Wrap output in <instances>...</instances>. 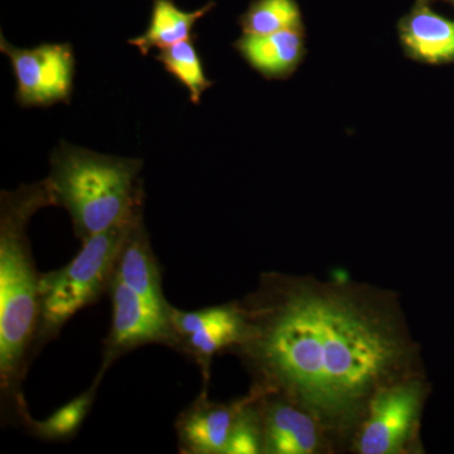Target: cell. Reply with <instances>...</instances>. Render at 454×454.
<instances>
[{
	"label": "cell",
	"mask_w": 454,
	"mask_h": 454,
	"mask_svg": "<svg viewBox=\"0 0 454 454\" xmlns=\"http://www.w3.org/2000/svg\"><path fill=\"white\" fill-rule=\"evenodd\" d=\"M143 210L83 241L82 250L68 264L41 274L40 322L35 336V355L80 310L97 303L109 288L119 254L131 226Z\"/></svg>",
	"instance_id": "cell-4"
},
{
	"label": "cell",
	"mask_w": 454,
	"mask_h": 454,
	"mask_svg": "<svg viewBox=\"0 0 454 454\" xmlns=\"http://www.w3.org/2000/svg\"><path fill=\"white\" fill-rule=\"evenodd\" d=\"M114 276L146 304L169 317L172 306L163 294L162 271L152 249L143 214L131 226L116 262Z\"/></svg>",
	"instance_id": "cell-12"
},
{
	"label": "cell",
	"mask_w": 454,
	"mask_h": 454,
	"mask_svg": "<svg viewBox=\"0 0 454 454\" xmlns=\"http://www.w3.org/2000/svg\"><path fill=\"white\" fill-rule=\"evenodd\" d=\"M400 46L408 59L426 65L454 62V20L438 14L430 0H415L397 23Z\"/></svg>",
	"instance_id": "cell-11"
},
{
	"label": "cell",
	"mask_w": 454,
	"mask_h": 454,
	"mask_svg": "<svg viewBox=\"0 0 454 454\" xmlns=\"http://www.w3.org/2000/svg\"><path fill=\"white\" fill-rule=\"evenodd\" d=\"M196 40L197 37L160 50V53L155 55L154 59L176 82L187 90L191 103L199 106L203 92L212 88L215 82L206 76L201 56L196 47Z\"/></svg>",
	"instance_id": "cell-16"
},
{
	"label": "cell",
	"mask_w": 454,
	"mask_h": 454,
	"mask_svg": "<svg viewBox=\"0 0 454 454\" xmlns=\"http://www.w3.org/2000/svg\"><path fill=\"white\" fill-rule=\"evenodd\" d=\"M216 7V3L208 2L196 11H184L173 0H152V14L148 28L128 43L136 46L140 55H149L152 50H163L181 42L192 40L195 26L206 14Z\"/></svg>",
	"instance_id": "cell-14"
},
{
	"label": "cell",
	"mask_w": 454,
	"mask_h": 454,
	"mask_svg": "<svg viewBox=\"0 0 454 454\" xmlns=\"http://www.w3.org/2000/svg\"><path fill=\"white\" fill-rule=\"evenodd\" d=\"M55 205L49 179L0 196V387L17 419L27 408L22 384L35 357L40 279L27 229L35 212Z\"/></svg>",
	"instance_id": "cell-2"
},
{
	"label": "cell",
	"mask_w": 454,
	"mask_h": 454,
	"mask_svg": "<svg viewBox=\"0 0 454 454\" xmlns=\"http://www.w3.org/2000/svg\"><path fill=\"white\" fill-rule=\"evenodd\" d=\"M234 47L250 67L268 80L291 77L307 53L304 28L267 35H243Z\"/></svg>",
	"instance_id": "cell-13"
},
{
	"label": "cell",
	"mask_w": 454,
	"mask_h": 454,
	"mask_svg": "<svg viewBox=\"0 0 454 454\" xmlns=\"http://www.w3.org/2000/svg\"><path fill=\"white\" fill-rule=\"evenodd\" d=\"M432 384L426 372L391 382L379 390L349 443L356 454H422V417Z\"/></svg>",
	"instance_id": "cell-5"
},
{
	"label": "cell",
	"mask_w": 454,
	"mask_h": 454,
	"mask_svg": "<svg viewBox=\"0 0 454 454\" xmlns=\"http://www.w3.org/2000/svg\"><path fill=\"white\" fill-rule=\"evenodd\" d=\"M238 405L239 399L231 403L214 402L205 387L176 420L179 452L225 454Z\"/></svg>",
	"instance_id": "cell-10"
},
{
	"label": "cell",
	"mask_w": 454,
	"mask_h": 454,
	"mask_svg": "<svg viewBox=\"0 0 454 454\" xmlns=\"http://www.w3.org/2000/svg\"><path fill=\"white\" fill-rule=\"evenodd\" d=\"M107 292L112 300L113 318L98 372L106 373L116 360L142 346L158 343L175 348L176 336L168 316L152 309L115 276L110 280Z\"/></svg>",
	"instance_id": "cell-8"
},
{
	"label": "cell",
	"mask_w": 454,
	"mask_h": 454,
	"mask_svg": "<svg viewBox=\"0 0 454 454\" xmlns=\"http://www.w3.org/2000/svg\"><path fill=\"white\" fill-rule=\"evenodd\" d=\"M55 205L70 214L74 235L86 241L143 210V160L97 153L61 142L50 157Z\"/></svg>",
	"instance_id": "cell-3"
},
{
	"label": "cell",
	"mask_w": 454,
	"mask_h": 454,
	"mask_svg": "<svg viewBox=\"0 0 454 454\" xmlns=\"http://www.w3.org/2000/svg\"><path fill=\"white\" fill-rule=\"evenodd\" d=\"M443 2H446L448 4L453 5L454 7V0H443Z\"/></svg>",
	"instance_id": "cell-19"
},
{
	"label": "cell",
	"mask_w": 454,
	"mask_h": 454,
	"mask_svg": "<svg viewBox=\"0 0 454 454\" xmlns=\"http://www.w3.org/2000/svg\"><path fill=\"white\" fill-rule=\"evenodd\" d=\"M247 333L231 354L250 389L291 400L348 450L370 400L423 372L399 294L349 280L268 271L241 301Z\"/></svg>",
	"instance_id": "cell-1"
},
{
	"label": "cell",
	"mask_w": 454,
	"mask_h": 454,
	"mask_svg": "<svg viewBox=\"0 0 454 454\" xmlns=\"http://www.w3.org/2000/svg\"><path fill=\"white\" fill-rule=\"evenodd\" d=\"M256 393L262 409L264 454L340 452L333 435L315 415L286 397Z\"/></svg>",
	"instance_id": "cell-9"
},
{
	"label": "cell",
	"mask_w": 454,
	"mask_h": 454,
	"mask_svg": "<svg viewBox=\"0 0 454 454\" xmlns=\"http://www.w3.org/2000/svg\"><path fill=\"white\" fill-rule=\"evenodd\" d=\"M104 375L98 372L97 378L92 381L91 387L82 394L74 397L64 406L57 409L55 413L50 415L43 420H35L29 414L28 409L22 411L20 420L25 424L26 428L35 435V438L46 442H66L73 439L82 428V423L94 405L98 385L103 380Z\"/></svg>",
	"instance_id": "cell-15"
},
{
	"label": "cell",
	"mask_w": 454,
	"mask_h": 454,
	"mask_svg": "<svg viewBox=\"0 0 454 454\" xmlns=\"http://www.w3.org/2000/svg\"><path fill=\"white\" fill-rule=\"evenodd\" d=\"M225 454H264L262 409L255 390L250 389L247 395L239 397Z\"/></svg>",
	"instance_id": "cell-18"
},
{
	"label": "cell",
	"mask_w": 454,
	"mask_h": 454,
	"mask_svg": "<svg viewBox=\"0 0 454 454\" xmlns=\"http://www.w3.org/2000/svg\"><path fill=\"white\" fill-rule=\"evenodd\" d=\"M169 321L176 336L175 349L192 358L208 381L212 358L231 352L247 333V313L241 301L197 310L172 306Z\"/></svg>",
	"instance_id": "cell-7"
},
{
	"label": "cell",
	"mask_w": 454,
	"mask_h": 454,
	"mask_svg": "<svg viewBox=\"0 0 454 454\" xmlns=\"http://www.w3.org/2000/svg\"><path fill=\"white\" fill-rule=\"evenodd\" d=\"M243 35H267L304 28L297 0H253L239 18Z\"/></svg>",
	"instance_id": "cell-17"
},
{
	"label": "cell",
	"mask_w": 454,
	"mask_h": 454,
	"mask_svg": "<svg viewBox=\"0 0 454 454\" xmlns=\"http://www.w3.org/2000/svg\"><path fill=\"white\" fill-rule=\"evenodd\" d=\"M0 51L8 57L16 79V100L23 107L70 104L76 57L70 43H42L20 49L0 35Z\"/></svg>",
	"instance_id": "cell-6"
}]
</instances>
